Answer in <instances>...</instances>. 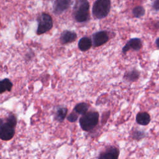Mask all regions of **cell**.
Returning <instances> with one entry per match:
<instances>
[{
    "mask_svg": "<svg viewBox=\"0 0 159 159\" xmlns=\"http://www.w3.org/2000/svg\"><path fill=\"white\" fill-rule=\"evenodd\" d=\"M38 27L37 34L41 35L50 30L53 27L52 17L47 14H42L38 18Z\"/></svg>",
    "mask_w": 159,
    "mask_h": 159,
    "instance_id": "cell-5",
    "label": "cell"
},
{
    "mask_svg": "<svg viewBox=\"0 0 159 159\" xmlns=\"http://www.w3.org/2000/svg\"><path fill=\"white\" fill-rule=\"evenodd\" d=\"M89 5L87 0H78L73 8V16L78 22H83L88 20Z\"/></svg>",
    "mask_w": 159,
    "mask_h": 159,
    "instance_id": "cell-1",
    "label": "cell"
},
{
    "mask_svg": "<svg viewBox=\"0 0 159 159\" xmlns=\"http://www.w3.org/2000/svg\"><path fill=\"white\" fill-rule=\"evenodd\" d=\"M89 108V105L85 102H81L76 104L74 108V111H75L78 114H85Z\"/></svg>",
    "mask_w": 159,
    "mask_h": 159,
    "instance_id": "cell-14",
    "label": "cell"
},
{
    "mask_svg": "<svg viewBox=\"0 0 159 159\" xmlns=\"http://www.w3.org/2000/svg\"><path fill=\"white\" fill-rule=\"evenodd\" d=\"M3 122H4L3 120H2V119H0V125H1L2 124H3Z\"/></svg>",
    "mask_w": 159,
    "mask_h": 159,
    "instance_id": "cell-21",
    "label": "cell"
},
{
    "mask_svg": "<svg viewBox=\"0 0 159 159\" xmlns=\"http://www.w3.org/2000/svg\"><path fill=\"white\" fill-rule=\"evenodd\" d=\"M119 155V150L115 147H110L101 153L98 158L102 159H117Z\"/></svg>",
    "mask_w": 159,
    "mask_h": 159,
    "instance_id": "cell-8",
    "label": "cell"
},
{
    "mask_svg": "<svg viewBox=\"0 0 159 159\" xmlns=\"http://www.w3.org/2000/svg\"><path fill=\"white\" fill-rule=\"evenodd\" d=\"M68 110L65 107H60L59 108L55 114V119L58 121V122H62L65 119L66 114H67Z\"/></svg>",
    "mask_w": 159,
    "mask_h": 159,
    "instance_id": "cell-15",
    "label": "cell"
},
{
    "mask_svg": "<svg viewBox=\"0 0 159 159\" xmlns=\"http://www.w3.org/2000/svg\"><path fill=\"white\" fill-rule=\"evenodd\" d=\"M155 43H156L157 47L159 48V37L158 39H157L156 41H155Z\"/></svg>",
    "mask_w": 159,
    "mask_h": 159,
    "instance_id": "cell-20",
    "label": "cell"
},
{
    "mask_svg": "<svg viewBox=\"0 0 159 159\" xmlns=\"http://www.w3.org/2000/svg\"><path fill=\"white\" fill-rule=\"evenodd\" d=\"M16 120L12 117H7L6 122L0 125V139L4 140H11L14 135V127L16 125Z\"/></svg>",
    "mask_w": 159,
    "mask_h": 159,
    "instance_id": "cell-3",
    "label": "cell"
},
{
    "mask_svg": "<svg viewBox=\"0 0 159 159\" xmlns=\"http://www.w3.org/2000/svg\"><path fill=\"white\" fill-rule=\"evenodd\" d=\"M71 0H55L53 3V12L60 14L71 5Z\"/></svg>",
    "mask_w": 159,
    "mask_h": 159,
    "instance_id": "cell-7",
    "label": "cell"
},
{
    "mask_svg": "<svg viewBox=\"0 0 159 159\" xmlns=\"http://www.w3.org/2000/svg\"><path fill=\"white\" fill-rule=\"evenodd\" d=\"M77 37L76 34L73 31L65 30L60 35V42L62 44H66L74 42Z\"/></svg>",
    "mask_w": 159,
    "mask_h": 159,
    "instance_id": "cell-10",
    "label": "cell"
},
{
    "mask_svg": "<svg viewBox=\"0 0 159 159\" xmlns=\"http://www.w3.org/2000/svg\"><path fill=\"white\" fill-rule=\"evenodd\" d=\"M78 117V114L75 111V112H73L68 115V116L67 117V119L68 121H70L71 122H75L77 120Z\"/></svg>",
    "mask_w": 159,
    "mask_h": 159,
    "instance_id": "cell-18",
    "label": "cell"
},
{
    "mask_svg": "<svg viewBox=\"0 0 159 159\" xmlns=\"http://www.w3.org/2000/svg\"><path fill=\"white\" fill-rule=\"evenodd\" d=\"M139 77V73L136 70L131 71L124 76V78L129 81H134L137 80Z\"/></svg>",
    "mask_w": 159,
    "mask_h": 159,
    "instance_id": "cell-16",
    "label": "cell"
},
{
    "mask_svg": "<svg viewBox=\"0 0 159 159\" xmlns=\"http://www.w3.org/2000/svg\"><path fill=\"white\" fill-rule=\"evenodd\" d=\"M92 45L91 40L86 37H82L78 42V48L83 52L89 50Z\"/></svg>",
    "mask_w": 159,
    "mask_h": 159,
    "instance_id": "cell-12",
    "label": "cell"
},
{
    "mask_svg": "<svg viewBox=\"0 0 159 159\" xmlns=\"http://www.w3.org/2000/svg\"><path fill=\"white\" fill-rule=\"evenodd\" d=\"M142 42L140 39L138 38H133L130 39L122 48V52L125 53L131 49L136 51L139 50L142 48Z\"/></svg>",
    "mask_w": 159,
    "mask_h": 159,
    "instance_id": "cell-9",
    "label": "cell"
},
{
    "mask_svg": "<svg viewBox=\"0 0 159 159\" xmlns=\"http://www.w3.org/2000/svg\"><path fill=\"white\" fill-rule=\"evenodd\" d=\"M136 121L140 125H146L150 121V115L145 112H139L136 116Z\"/></svg>",
    "mask_w": 159,
    "mask_h": 159,
    "instance_id": "cell-11",
    "label": "cell"
},
{
    "mask_svg": "<svg viewBox=\"0 0 159 159\" xmlns=\"http://www.w3.org/2000/svg\"><path fill=\"white\" fill-rule=\"evenodd\" d=\"M93 43L94 47L101 46L106 43L109 40V35L106 31H99L93 35Z\"/></svg>",
    "mask_w": 159,
    "mask_h": 159,
    "instance_id": "cell-6",
    "label": "cell"
},
{
    "mask_svg": "<svg viewBox=\"0 0 159 159\" xmlns=\"http://www.w3.org/2000/svg\"><path fill=\"white\" fill-rule=\"evenodd\" d=\"M153 7L155 10H159V0H156L153 2Z\"/></svg>",
    "mask_w": 159,
    "mask_h": 159,
    "instance_id": "cell-19",
    "label": "cell"
},
{
    "mask_svg": "<svg viewBox=\"0 0 159 159\" xmlns=\"http://www.w3.org/2000/svg\"><path fill=\"white\" fill-rule=\"evenodd\" d=\"M110 7V0H96L93 4L92 12L96 18L102 19L107 16Z\"/></svg>",
    "mask_w": 159,
    "mask_h": 159,
    "instance_id": "cell-4",
    "label": "cell"
},
{
    "mask_svg": "<svg viewBox=\"0 0 159 159\" xmlns=\"http://www.w3.org/2000/svg\"><path fill=\"white\" fill-rule=\"evenodd\" d=\"M12 87L11 81L7 79H4L0 81V94H2L6 91H10Z\"/></svg>",
    "mask_w": 159,
    "mask_h": 159,
    "instance_id": "cell-13",
    "label": "cell"
},
{
    "mask_svg": "<svg viewBox=\"0 0 159 159\" xmlns=\"http://www.w3.org/2000/svg\"><path fill=\"white\" fill-rule=\"evenodd\" d=\"M99 114L95 111L86 112L80 119L81 128L84 131H89L93 129L98 123Z\"/></svg>",
    "mask_w": 159,
    "mask_h": 159,
    "instance_id": "cell-2",
    "label": "cell"
},
{
    "mask_svg": "<svg viewBox=\"0 0 159 159\" xmlns=\"http://www.w3.org/2000/svg\"><path fill=\"white\" fill-rule=\"evenodd\" d=\"M133 15L135 17H140L145 14V9L142 6H137L132 11Z\"/></svg>",
    "mask_w": 159,
    "mask_h": 159,
    "instance_id": "cell-17",
    "label": "cell"
}]
</instances>
